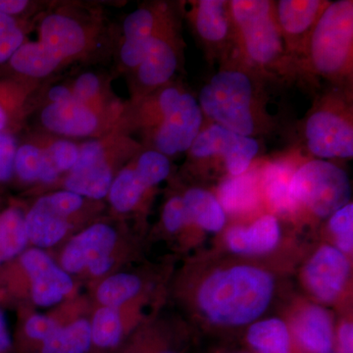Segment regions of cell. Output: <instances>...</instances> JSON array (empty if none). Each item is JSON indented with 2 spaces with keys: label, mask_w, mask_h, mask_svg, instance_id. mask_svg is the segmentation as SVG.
I'll return each instance as SVG.
<instances>
[{
  "label": "cell",
  "mask_w": 353,
  "mask_h": 353,
  "mask_svg": "<svg viewBox=\"0 0 353 353\" xmlns=\"http://www.w3.org/2000/svg\"><path fill=\"white\" fill-rule=\"evenodd\" d=\"M285 278L260 260L232 255L190 259L173 270L167 301L199 336H241L284 299Z\"/></svg>",
  "instance_id": "cell-1"
},
{
  "label": "cell",
  "mask_w": 353,
  "mask_h": 353,
  "mask_svg": "<svg viewBox=\"0 0 353 353\" xmlns=\"http://www.w3.org/2000/svg\"><path fill=\"white\" fill-rule=\"evenodd\" d=\"M37 39H28L0 75L41 83L67 67L97 59L112 36L103 14L83 4H52L36 20ZM113 44V43H112Z\"/></svg>",
  "instance_id": "cell-2"
},
{
  "label": "cell",
  "mask_w": 353,
  "mask_h": 353,
  "mask_svg": "<svg viewBox=\"0 0 353 353\" xmlns=\"http://www.w3.org/2000/svg\"><path fill=\"white\" fill-rule=\"evenodd\" d=\"M145 233L129 221L105 215L50 252L87 292L102 279L143 261Z\"/></svg>",
  "instance_id": "cell-3"
},
{
  "label": "cell",
  "mask_w": 353,
  "mask_h": 353,
  "mask_svg": "<svg viewBox=\"0 0 353 353\" xmlns=\"http://www.w3.org/2000/svg\"><path fill=\"white\" fill-rule=\"evenodd\" d=\"M203 113L194 95L166 85L139 101L126 104L121 131L143 132L148 148L170 158L189 152L201 131Z\"/></svg>",
  "instance_id": "cell-4"
},
{
  "label": "cell",
  "mask_w": 353,
  "mask_h": 353,
  "mask_svg": "<svg viewBox=\"0 0 353 353\" xmlns=\"http://www.w3.org/2000/svg\"><path fill=\"white\" fill-rule=\"evenodd\" d=\"M82 288L39 248L24 252L0 265V308L50 309L82 294Z\"/></svg>",
  "instance_id": "cell-5"
},
{
  "label": "cell",
  "mask_w": 353,
  "mask_h": 353,
  "mask_svg": "<svg viewBox=\"0 0 353 353\" xmlns=\"http://www.w3.org/2000/svg\"><path fill=\"white\" fill-rule=\"evenodd\" d=\"M108 214L105 201H94L64 190L43 192L27 201L28 243L32 248L54 252L83 228Z\"/></svg>",
  "instance_id": "cell-6"
},
{
  "label": "cell",
  "mask_w": 353,
  "mask_h": 353,
  "mask_svg": "<svg viewBox=\"0 0 353 353\" xmlns=\"http://www.w3.org/2000/svg\"><path fill=\"white\" fill-rule=\"evenodd\" d=\"M143 148L131 134L119 129L101 138L83 141L73 168L50 190H68L87 199L104 201L115 176Z\"/></svg>",
  "instance_id": "cell-7"
},
{
  "label": "cell",
  "mask_w": 353,
  "mask_h": 353,
  "mask_svg": "<svg viewBox=\"0 0 353 353\" xmlns=\"http://www.w3.org/2000/svg\"><path fill=\"white\" fill-rule=\"evenodd\" d=\"M170 158L143 148L117 174L106 196L108 214L134 221L145 233L148 205L157 188L171 175Z\"/></svg>",
  "instance_id": "cell-8"
},
{
  "label": "cell",
  "mask_w": 353,
  "mask_h": 353,
  "mask_svg": "<svg viewBox=\"0 0 353 353\" xmlns=\"http://www.w3.org/2000/svg\"><path fill=\"white\" fill-rule=\"evenodd\" d=\"M199 103L202 113L229 131L250 138L259 132L261 112L254 83L241 70L216 73L201 88Z\"/></svg>",
  "instance_id": "cell-9"
},
{
  "label": "cell",
  "mask_w": 353,
  "mask_h": 353,
  "mask_svg": "<svg viewBox=\"0 0 353 353\" xmlns=\"http://www.w3.org/2000/svg\"><path fill=\"white\" fill-rule=\"evenodd\" d=\"M310 66L320 75L341 79L352 67L353 2H329L308 38Z\"/></svg>",
  "instance_id": "cell-10"
},
{
  "label": "cell",
  "mask_w": 353,
  "mask_h": 353,
  "mask_svg": "<svg viewBox=\"0 0 353 353\" xmlns=\"http://www.w3.org/2000/svg\"><path fill=\"white\" fill-rule=\"evenodd\" d=\"M173 270L167 264L128 267L102 279L87 294L94 306L161 307L167 301V290Z\"/></svg>",
  "instance_id": "cell-11"
},
{
  "label": "cell",
  "mask_w": 353,
  "mask_h": 353,
  "mask_svg": "<svg viewBox=\"0 0 353 353\" xmlns=\"http://www.w3.org/2000/svg\"><path fill=\"white\" fill-rule=\"evenodd\" d=\"M290 192L297 210L305 209L319 219H328L350 202L352 185L343 168L326 160L315 159L296 168Z\"/></svg>",
  "instance_id": "cell-12"
},
{
  "label": "cell",
  "mask_w": 353,
  "mask_h": 353,
  "mask_svg": "<svg viewBox=\"0 0 353 353\" xmlns=\"http://www.w3.org/2000/svg\"><path fill=\"white\" fill-rule=\"evenodd\" d=\"M229 6L248 61L259 67L275 64L285 48L275 6L267 0H233Z\"/></svg>",
  "instance_id": "cell-13"
},
{
  "label": "cell",
  "mask_w": 353,
  "mask_h": 353,
  "mask_svg": "<svg viewBox=\"0 0 353 353\" xmlns=\"http://www.w3.org/2000/svg\"><path fill=\"white\" fill-rule=\"evenodd\" d=\"M126 109H101L73 101L41 103L38 106L41 131L75 141L101 138L119 129Z\"/></svg>",
  "instance_id": "cell-14"
},
{
  "label": "cell",
  "mask_w": 353,
  "mask_h": 353,
  "mask_svg": "<svg viewBox=\"0 0 353 353\" xmlns=\"http://www.w3.org/2000/svg\"><path fill=\"white\" fill-rule=\"evenodd\" d=\"M199 339L176 310L162 306L134 329L118 353H197Z\"/></svg>",
  "instance_id": "cell-15"
},
{
  "label": "cell",
  "mask_w": 353,
  "mask_h": 353,
  "mask_svg": "<svg viewBox=\"0 0 353 353\" xmlns=\"http://www.w3.org/2000/svg\"><path fill=\"white\" fill-rule=\"evenodd\" d=\"M180 64V43L175 19L165 9L152 39L145 59L132 72V101L143 99L158 88L169 85Z\"/></svg>",
  "instance_id": "cell-16"
},
{
  "label": "cell",
  "mask_w": 353,
  "mask_h": 353,
  "mask_svg": "<svg viewBox=\"0 0 353 353\" xmlns=\"http://www.w3.org/2000/svg\"><path fill=\"white\" fill-rule=\"evenodd\" d=\"M352 276L350 256L331 243H323L305 260L301 271L304 289L314 303L334 305L345 294Z\"/></svg>",
  "instance_id": "cell-17"
},
{
  "label": "cell",
  "mask_w": 353,
  "mask_h": 353,
  "mask_svg": "<svg viewBox=\"0 0 353 353\" xmlns=\"http://www.w3.org/2000/svg\"><path fill=\"white\" fill-rule=\"evenodd\" d=\"M92 303L87 292L39 312L36 309L20 308L12 334L13 353H37L39 348L67 322L90 312Z\"/></svg>",
  "instance_id": "cell-18"
},
{
  "label": "cell",
  "mask_w": 353,
  "mask_h": 353,
  "mask_svg": "<svg viewBox=\"0 0 353 353\" xmlns=\"http://www.w3.org/2000/svg\"><path fill=\"white\" fill-rule=\"evenodd\" d=\"M306 145L320 159L353 157V128L350 114L334 106H320L306 120Z\"/></svg>",
  "instance_id": "cell-19"
},
{
  "label": "cell",
  "mask_w": 353,
  "mask_h": 353,
  "mask_svg": "<svg viewBox=\"0 0 353 353\" xmlns=\"http://www.w3.org/2000/svg\"><path fill=\"white\" fill-rule=\"evenodd\" d=\"M259 152L256 139L241 136L217 124L201 130L189 150L190 157L194 159L221 158L230 176H241L250 170Z\"/></svg>",
  "instance_id": "cell-20"
},
{
  "label": "cell",
  "mask_w": 353,
  "mask_h": 353,
  "mask_svg": "<svg viewBox=\"0 0 353 353\" xmlns=\"http://www.w3.org/2000/svg\"><path fill=\"white\" fill-rule=\"evenodd\" d=\"M161 307L148 305L123 307L92 305L88 353H118L134 329L148 316Z\"/></svg>",
  "instance_id": "cell-21"
},
{
  "label": "cell",
  "mask_w": 353,
  "mask_h": 353,
  "mask_svg": "<svg viewBox=\"0 0 353 353\" xmlns=\"http://www.w3.org/2000/svg\"><path fill=\"white\" fill-rule=\"evenodd\" d=\"M283 229L274 214H264L248 226L234 225L223 236L224 248L232 256L259 260L276 252L282 243Z\"/></svg>",
  "instance_id": "cell-22"
},
{
  "label": "cell",
  "mask_w": 353,
  "mask_h": 353,
  "mask_svg": "<svg viewBox=\"0 0 353 353\" xmlns=\"http://www.w3.org/2000/svg\"><path fill=\"white\" fill-rule=\"evenodd\" d=\"M166 7V4L141 6L128 14L117 46L120 70L132 73L143 61Z\"/></svg>",
  "instance_id": "cell-23"
},
{
  "label": "cell",
  "mask_w": 353,
  "mask_h": 353,
  "mask_svg": "<svg viewBox=\"0 0 353 353\" xmlns=\"http://www.w3.org/2000/svg\"><path fill=\"white\" fill-rule=\"evenodd\" d=\"M289 325L294 343L303 353H334V317L326 306L303 303L290 314Z\"/></svg>",
  "instance_id": "cell-24"
},
{
  "label": "cell",
  "mask_w": 353,
  "mask_h": 353,
  "mask_svg": "<svg viewBox=\"0 0 353 353\" xmlns=\"http://www.w3.org/2000/svg\"><path fill=\"white\" fill-rule=\"evenodd\" d=\"M41 83L0 75V134H19L34 108Z\"/></svg>",
  "instance_id": "cell-25"
},
{
  "label": "cell",
  "mask_w": 353,
  "mask_h": 353,
  "mask_svg": "<svg viewBox=\"0 0 353 353\" xmlns=\"http://www.w3.org/2000/svg\"><path fill=\"white\" fill-rule=\"evenodd\" d=\"M329 2L320 0H281L275 6L276 17L287 48L308 39Z\"/></svg>",
  "instance_id": "cell-26"
},
{
  "label": "cell",
  "mask_w": 353,
  "mask_h": 353,
  "mask_svg": "<svg viewBox=\"0 0 353 353\" xmlns=\"http://www.w3.org/2000/svg\"><path fill=\"white\" fill-rule=\"evenodd\" d=\"M27 201L0 190V265L29 248L25 227Z\"/></svg>",
  "instance_id": "cell-27"
},
{
  "label": "cell",
  "mask_w": 353,
  "mask_h": 353,
  "mask_svg": "<svg viewBox=\"0 0 353 353\" xmlns=\"http://www.w3.org/2000/svg\"><path fill=\"white\" fill-rule=\"evenodd\" d=\"M241 339L253 353H303L294 343L288 322L279 316L252 323Z\"/></svg>",
  "instance_id": "cell-28"
},
{
  "label": "cell",
  "mask_w": 353,
  "mask_h": 353,
  "mask_svg": "<svg viewBox=\"0 0 353 353\" xmlns=\"http://www.w3.org/2000/svg\"><path fill=\"white\" fill-rule=\"evenodd\" d=\"M182 194L190 229L219 234L227 223V214L216 194L203 188L192 187Z\"/></svg>",
  "instance_id": "cell-29"
},
{
  "label": "cell",
  "mask_w": 353,
  "mask_h": 353,
  "mask_svg": "<svg viewBox=\"0 0 353 353\" xmlns=\"http://www.w3.org/2000/svg\"><path fill=\"white\" fill-rule=\"evenodd\" d=\"M296 170L290 161H276L267 165L260 176V187L265 199L274 212L292 215L297 206L290 192V183Z\"/></svg>",
  "instance_id": "cell-30"
},
{
  "label": "cell",
  "mask_w": 353,
  "mask_h": 353,
  "mask_svg": "<svg viewBox=\"0 0 353 353\" xmlns=\"http://www.w3.org/2000/svg\"><path fill=\"white\" fill-rule=\"evenodd\" d=\"M260 192L259 175L246 171L243 175L225 179L218 187L216 197L226 214L241 215L259 208Z\"/></svg>",
  "instance_id": "cell-31"
},
{
  "label": "cell",
  "mask_w": 353,
  "mask_h": 353,
  "mask_svg": "<svg viewBox=\"0 0 353 353\" xmlns=\"http://www.w3.org/2000/svg\"><path fill=\"white\" fill-rule=\"evenodd\" d=\"M64 83L68 90L67 101L101 109L120 108L125 105L124 102L114 94L110 78L104 74L83 72Z\"/></svg>",
  "instance_id": "cell-32"
},
{
  "label": "cell",
  "mask_w": 353,
  "mask_h": 353,
  "mask_svg": "<svg viewBox=\"0 0 353 353\" xmlns=\"http://www.w3.org/2000/svg\"><path fill=\"white\" fill-rule=\"evenodd\" d=\"M194 24L197 34L206 43H224L231 29L229 2L223 0H201L194 9Z\"/></svg>",
  "instance_id": "cell-33"
},
{
  "label": "cell",
  "mask_w": 353,
  "mask_h": 353,
  "mask_svg": "<svg viewBox=\"0 0 353 353\" xmlns=\"http://www.w3.org/2000/svg\"><path fill=\"white\" fill-rule=\"evenodd\" d=\"M90 313L92 311L78 316L60 327L37 353H88Z\"/></svg>",
  "instance_id": "cell-34"
},
{
  "label": "cell",
  "mask_w": 353,
  "mask_h": 353,
  "mask_svg": "<svg viewBox=\"0 0 353 353\" xmlns=\"http://www.w3.org/2000/svg\"><path fill=\"white\" fill-rule=\"evenodd\" d=\"M159 234L180 248H185L192 241V230L188 220L182 194L174 192L165 201L160 218Z\"/></svg>",
  "instance_id": "cell-35"
},
{
  "label": "cell",
  "mask_w": 353,
  "mask_h": 353,
  "mask_svg": "<svg viewBox=\"0 0 353 353\" xmlns=\"http://www.w3.org/2000/svg\"><path fill=\"white\" fill-rule=\"evenodd\" d=\"M37 18L19 20L0 13V69L6 66L16 51L29 39Z\"/></svg>",
  "instance_id": "cell-36"
},
{
  "label": "cell",
  "mask_w": 353,
  "mask_h": 353,
  "mask_svg": "<svg viewBox=\"0 0 353 353\" xmlns=\"http://www.w3.org/2000/svg\"><path fill=\"white\" fill-rule=\"evenodd\" d=\"M328 231L334 248L350 256L353 252V203L348 202L328 218Z\"/></svg>",
  "instance_id": "cell-37"
},
{
  "label": "cell",
  "mask_w": 353,
  "mask_h": 353,
  "mask_svg": "<svg viewBox=\"0 0 353 353\" xmlns=\"http://www.w3.org/2000/svg\"><path fill=\"white\" fill-rule=\"evenodd\" d=\"M19 134H0V190H6L13 181L14 160Z\"/></svg>",
  "instance_id": "cell-38"
},
{
  "label": "cell",
  "mask_w": 353,
  "mask_h": 353,
  "mask_svg": "<svg viewBox=\"0 0 353 353\" xmlns=\"http://www.w3.org/2000/svg\"><path fill=\"white\" fill-rule=\"evenodd\" d=\"M48 6V4L29 0H0V13L15 19L34 20Z\"/></svg>",
  "instance_id": "cell-39"
},
{
  "label": "cell",
  "mask_w": 353,
  "mask_h": 353,
  "mask_svg": "<svg viewBox=\"0 0 353 353\" xmlns=\"http://www.w3.org/2000/svg\"><path fill=\"white\" fill-rule=\"evenodd\" d=\"M334 353H353V325L352 320L338 323L334 329Z\"/></svg>",
  "instance_id": "cell-40"
},
{
  "label": "cell",
  "mask_w": 353,
  "mask_h": 353,
  "mask_svg": "<svg viewBox=\"0 0 353 353\" xmlns=\"http://www.w3.org/2000/svg\"><path fill=\"white\" fill-rule=\"evenodd\" d=\"M0 353H13L12 334L2 308H0Z\"/></svg>",
  "instance_id": "cell-41"
},
{
  "label": "cell",
  "mask_w": 353,
  "mask_h": 353,
  "mask_svg": "<svg viewBox=\"0 0 353 353\" xmlns=\"http://www.w3.org/2000/svg\"><path fill=\"white\" fill-rule=\"evenodd\" d=\"M214 353H253L248 348L243 347H221Z\"/></svg>",
  "instance_id": "cell-42"
},
{
  "label": "cell",
  "mask_w": 353,
  "mask_h": 353,
  "mask_svg": "<svg viewBox=\"0 0 353 353\" xmlns=\"http://www.w3.org/2000/svg\"></svg>",
  "instance_id": "cell-43"
}]
</instances>
